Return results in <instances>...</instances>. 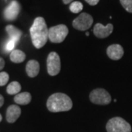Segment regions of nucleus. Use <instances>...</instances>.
I'll return each instance as SVG.
<instances>
[{
    "instance_id": "obj_24",
    "label": "nucleus",
    "mask_w": 132,
    "mask_h": 132,
    "mask_svg": "<svg viewBox=\"0 0 132 132\" xmlns=\"http://www.w3.org/2000/svg\"><path fill=\"white\" fill-rule=\"evenodd\" d=\"M63 1V3L64 4H65V5H68V4H69V3H71L72 1H73V0H62Z\"/></svg>"
},
{
    "instance_id": "obj_13",
    "label": "nucleus",
    "mask_w": 132,
    "mask_h": 132,
    "mask_svg": "<svg viewBox=\"0 0 132 132\" xmlns=\"http://www.w3.org/2000/svg\"><path fill=\"white\" fill-rule=\"evenodd\" d=\"M6 32L10 36V39L13 40L15 43H18L22 35V32L13 25H7L6 27Z\"/></svg>"
},
{
    "instance_id": "obj_12",
    "label": "nucleus",
    "mask_w": 132,
    "mask_h": 132,
    "mask_svg": "<svg viewBox=\"0 0 132 132\" xmlns=\"http://www.w3.org/2000/svg\"><path fill=\"white\" fill-rule=\"evenodd\" d=\"M26 71L29 77L31 78H34L36 76H38L40 71V65L39 62L36 60H29V61L27 63L26 65Z\"/></svg>"
},
{
    "instance_id": "obj_7",
    "label": "nucleus",
    "mask_w": 132,
    "mask_h": 132,
    "mask_svg": "<svg viewBox=\"0 0 132 132\" xmlns=\"http://www.w3.org/2000/svg\"><path fill=\"white\" fill-rule=\"evenodd\" d=\"M47 71L50 76L57 75L61 69L60 56L56 52H51L47 57Z\"/></svg>"
},
{
    "instance_id": "obj_21",
    "label": "nucleus",
    "mask_w": 132,
    "mask_h": 132,
    "mask_svg": "<svg viewBox=\"0 0 132 132\" xmlns=\"http://www.w3.org/2000/svg\"><path fill=\"white\" fill-rule=\"evenodd\" d=\"M86 2H87L90 5H92V6H95L99 2L100 0H85Z\"/></svg>"
},
{
    "instance_id": "obj_20",
    "label": "nucleus",
    "mask_w": 132,
    "mask_h": 132,
    "mask_svg": "<svg viewBox=\"0 0 132 132\" xmlns=\"http://www.w3.org/2000/svg\"><path fill=\"white\" fill-rule=\"evenodd\" d=\"M15 44H16V43H15L13 40H12L10 39L9 40L7 41V43H6L5 49H6L7 52H13V51L14 50Z\"/></svg>"
},
{
    "instance_id": "obj_5",
    "label": "nucleus",
    "mask_w": 132,
    "mask_h": 132,
    "mask_svg": "<svg viewBox=\"0 0 132 132\" xmlns=\"http://www.w3.org/2000/svg\"><path fill=\"white\" fill-rule=\"evenodd\" d=\"M90 99L92 103L99 105H106L112 101L111 95L106 90L102 88L93 90L90 94Z\"/></svg>"
},
{
    "instance_id": "obj_25",
    "label": "nucleus",
    "mask_w": 132,
    "mask_h": 132,
    "mask_svg": "<svg viewBox=\"0 0 132 132\" xmlns=\"http://www.w3.org/2000/svg\"><path fill=\"white\" fill-rule=\"evenodd\" d=\"M2 120V114H0V122H1Z\"/></svg>"
},
{
    "instance_id": "obj_10",
    "label": "nucleus",
    "mask_w": 132,
    "mask_h": 132,
    "mask_svg": "<svg viewBox=\"0 0 132 132\" xmlns=\"http://www.w3.org/2000/svg\"><path fill=\"white\" fill-rule=\"evenodd\" d=\"M106 53L111 60H118L123 56L124 50L120 44H112L107 48Z\"/></svg>"
},
{
    "instance_id": "obj_17",
    "label": "nucleus",
    "mask_w": 132,
    "mask_h": 132,
    "mask_svg": "<svg viewBox=\"0 0 132 132\" xmlns=\"http://www.w3.org/2000/svg\"><path fill=\"white\" fill-rule=\"evenodd\" d=\"M70 10L73 13H78L83 10V5L80 2H73L70 5Z\"/></svg>"
},
{
    "instance_id": "obj_1",
    "label": "nucleus",
    "mask_w": 132,
    "mask_h": 132,
    "mask_svg": "<svg viewBox=\"0 0 132 132\" xmlns=\"http://www.w3.org/2000/svg\"><path fill=\"white\" fill-rule=\"evenodd\" d=\"M29 32L35 47L40 48L45 46L48 38V29L45 19L43 17H37L30 27Z\"/></svg>"
},
{
    "instance_id": "obj_2",
    "label": "nucleus",
    "mask_w": 132,
    "mask_h": 132,
    "mask_svg": "<svg viewBox=\"0 0 132 132\" xmlns=\"http://www.w3.org/2000/svg\"><path fill=\"white\" fill-rule=\"evenodd\" d=\"M48 109L52 112L69 111L72 109L73 103L68 95L61 93L52 95L46 103Z\"/></svg>"
},
{
    "instance_id": "obj_18",
    "label": "nucleus",
    "mask_w": 132,
    "mask_h": 132,
    "mask_svg": "<svg viewBox=\"0 0 132 132\" xmlns=\"http://www.w3.org/2000/svg\"><path fill=\"white\" fill-rule=\"evenodd\" d=\"M120 2L124 9L132 13V0H120Z\"/></svg>"
},
{
    "instance_id": "obj_15",
    "label": "nucleus",
    "mask_w": 132,
    "mask_h": 132,
    "mask_svg": "<svg viewBox=\"0 0 132 132\" xmlns=\"http://www.w3.org/2000/svg\"><path fill=\"white\" fill-rule=\"evenodd\" d=\"M10 60L15 62V63H21L22 62H24L26 59V54H24L21 50L19 49H15L13 52H11L10 55Z\"/></svg>"
},
{
    "instance_id": "obj_16",
    "label": "nucleus",
    "mask_w": 132,
    "mask_h": 132,
    "mask_svg": "<svg viewBox=\"0 0 132 132\" xmlns=\"http://www.w3.org/2000/svg\"><path fill=\"white\" fill-rule=\"evenodd\" d=\"M21 90V86L18 81H12L7 87V93L9 95H17Z\"/></svg>"
},
{
    "instance_id": "obj_11",
    "label": "nucleus",
    "mask_w": 132,
    "mask_h": 132,
    "mask_svg": "<svg viewBox=\"0 0 132 132\" xmlns=\"http://www.w3.org/2000/svg\"><path fill=\"white\" fill-rule=\"evenodd\" d=\"M21 113V108L17 105H11L7 109L6 112V120L10 123H15Z\"/></svg>"
},
{
    "instance_id": "obj_19",
    "label": "nucleus",
    "mask_w": 132,
    "mask_h": 132,
    "mask_svg": "<svg viewBox=\"0 0 132 132\" xmlns=\"http://www.w3.org/2000/svg\"><path fill=\"white\" fill-rule=\"evenodd\" d=\"M9 81V75L6 72L0 73V86H4Z\"/></svg>"
},
{
    "instance_id": "obj_3",
    "label": "nucleus",
    "mask_w": 132,
    "mask_h": 132,
    "mask_svg": "<svg viewBox=\"0 0 132 132\" xmlns=\"http://www.w3.org/2000/svg\"><path fill=\"white\" fill-rule=\"evenodd\" d=\"M107 132H131V126L127 121L120 117L110 119L106 123Z\"/></svg>"
},
{
    "instance_id": "obj_22",
    "label": "nucleus",
    "mask_w": 132,
    "mask_h": 132,
    "mask_svg": "<svg viewBox=\"0 0 132 132\" xmlns=\"http://www.w3.org/2000/svg\"><path fill=\"white\" fill-rule=\"evenodd\" d=\"M5 60H3V58L0 57V71L3 69V68L5 67Z\"/></svg>"
},
{
    "instance_id": "obj_23",
    "label": "nucleus",
    "mask_w": 132,
    "mask_h": 132,
    "mask_svg": "<svg viewBox=\"0 0 132 132\" xmlns=\"http://www.w3.org/2000/svg\"><path fill=\"white\" fill-rule=\"evenodd\" d=\"M4 102H5V100H4V98L2 95H0V108L3 106L4 104Z\"/></svg>"
},
{
    "instance_id": "obj_8",
    "label": "nucleus",
    "mask_w": 132,
    "mask_h": 132,
    "mask_svg": "<svg viewBox=\"0 0 132 132\" xmlns=\"http://www.w3.org/2000/svg\"><path fill=\"white\" fill-rule=\"evenodd\" d=\"M21 10V5L17 1H12L5 7L4 17L7 21H14L18 17Z\"/></svg>"
},
{
    "instance_id": "obj_4",
    "label": "nucleus",
    "mask_w": 132,
    "mask_h": 132,
    "mask_svg": "<svg viewBox=\"0 0 132 132\" xmlns=\"http://www.w3.org/2000/svg\"><path fill=\"white\" fill-rule=\"evenodd\" d=\"M68 34V29L64 24H59L48 29V39L52 43L63 42Z\"/></svg>"
},
{
    "instance_id": "obj_9",
    "label": "nucleus",
    "mask_w": 132,
    "mask_h": 132,
    "mask_svg": "<svg viewBox=\"0 0 132 132\" xmlns=\"http://www.w3.org/2000/svg\"><path fill=\"white\" fill-rule=\"evenodd\" d=\"M113 32V25L108 24L106 26L98 23L95 25L93 29L94 35L98 38H105L109 36Z\"/></svg>"
},
{
    "instance_id": "obj_6",
    "label": "nucleus",
    "mask_w": 132,
    "mask_h": 132,
    "mask_svg": "<svg viewBox=\"0 0 132 132\" xmlns=\"http://www.w3.org/2000/svg\"><path fill=\"white\" fill-rule=\"evenodd\" d=\"M93 23V17L88 13H82L73 21V27L80 31H85L90 29Z\"/></svg>"
},
{
    "instance_id": "obj_14",
    "label": "nucleus",
    "mask_w": 132,
    "mask_h": 132,
    "mask_svg": "<svg viewBox=\"0 0 132 132\" xmlns=\"http://www.w3.org/2000/svg\"><path fill=\"white\" fill-rule=\"evenodd\" d=\"M32 100V96L29 93L24 92L17 94L14 97V101L17 104L20 105H27L30 103Z\"/></svg>"
}]
</instances>
